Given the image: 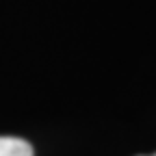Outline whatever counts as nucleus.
Wrapping results in <instances>:
<instances>
[{"instance_id":"obj_2","label":"nucleus","mask_w":156,"mask_h":156,"mask_svg":"<svg viewBox=\"0 0 156 156\" xmlns=\"http://www.w3.org/2000/svg\"><path fill=\"white\" fill-rule=\"evenodd\" d=\"M143 156H156V152H154V154H143Z\"/></svg>"},{"instance_id":"obj_1","label":"nucleus","mask_w":156,"mask_h":156,"mask_svg":"<svg viewBox=\"0 0 156 156\" xmlns=\"http://www.w3.org/2000/svg\"><path fill=\"white\" fill-rule=\"evenodd\" d=\"M0 156H33V147L17 136H0Z\"/></svg>"}]
</instances>
